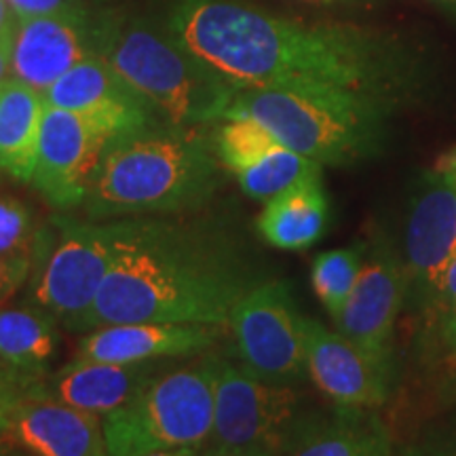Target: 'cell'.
Instances as JSON below:
<instances>
[{"mask_svg":"<svg viewBox=\"0 0 456 456\" xmlns=\"http://www.w3.org/2000/svg\"><path fill=\"white\" fill-rule=\"evenodd\" d=\"M197 456H277L266 448H203Z\"/></svg>","mask_w":456,"mask_h":456,"instance_id":"d6a6232c","label":"cell"},{"mask_svg":"<svg viewBox=\"0 0 456 456\" xmlns=\"http://www.w3.org/2000/svg\"><path fill=\"white\" fill-rule=\"evenodd\" d=\"M222 184L224 167L214 140L199 127L161 123L106 146L83 212L95 222L199 212Z\"/></svg>","mask_w":456,"mask_h":456,"instance_id":"3957f363","label":"cell"},{"mask_svg":"<svg viewBox=\"0 0 456 456\" xmlns=\"http://www.w3.org/2000/svg\"><path fill=\"white\" fill-rule=\"evenodd\" d=\"M43 226L26 201L15 195H0V256L32 260Z\"/></svg>","mask_w":456,"mask_h":456,"instance_id":"484cf974","label":"cell"},{"mask_svg":"<svg viewBox=\"0 0 456 456\" xmlns=\"http://www.w3.org/2000/svg\"><path fill=\"white\" fill-rule=\"evenodd\" d=\"M322 163L300 155L285 144H279L260 163L239 174L237 180L245 195L256 201H269L285 188L313 175H322Z\"/></svg>","mask_w":456,"mask_h":456,"instance_id":"603a6c76","label":"cell"},{"mask_svg":"<svg viewBox=\"0 0 456 456\" xmlns=\"http://www.w3.org/2000/svg\"><path fill=\"white\" fill-rule=\"evenodd\" d=\"M302 332L309 379L334 406L376 410L389 399L393 366L317 319L302 317Z\"/></svg>","mask_w":456,"mask_h":456,"instance_id":"5bb4252c","label":"cell"},{"mask_svg":"<svg viewBox=\"0 0 456 456\" xmlns=\"http://www.w3.org/2000/svg\"><path fill=\"white\" fill-rule=\"evenodd\" d=\"M13 450H17L15 444L11 442V437L7 436V433L0 431V456H4V454H9V452H13Z\"/></svg>","mask_w":456,"mask_h":456,"instance_id":"8d00e7d4","label":"cell"},{"mask_svg":"<svg viewBox=\"0 0 456 456\" xmlns=\"http://www.w3.org/2000/svg\"><path fill=\"white\" fill-rule=\"evenodd\" d=\"M30 258H7L0 256V306L30 279Z\"/></svg>","mask_w":456,"mask_h":456,"instance_id":"83f0119b","label":"cell"},{"mask_svg":"<svg viewBox=\"0 0 456 456\" xmlns=\"http://www.w3.org/2000/svg\"><path fill=\"white\" fill-rule=\"evenodd\" d=\"M330 228V199L322 175H313L269 199L256 218V232L277 249H306Z\"/></svg>","mask_w":456,"mask_h":456,"instance_id":"ffe728a7","label":"cell"},{"mask_svg":"<svg viewBox=\"0 0 456 456\" xmlns=\"http://www.w3.org/2000/svg\"><path fill=\"white\" fill-rule=\"evenodd\" d=\"M279 456H395L389 427L374 408L305 410Z\"/></svg>","mask_w":456,"mask_h":456,"instance_id":"d6986e66","label":"cell"},{"mask_svg":"<svg viewBox=\"0 0 456 456\" xmlns=\"http://www.w3.org/2000/svg\"><path fill=\"white\" fill-rule=\"evenodd\" d=\"M11 47H13V37L0 41V85L11 78Z\"/></svg>","mask_w":456,"mask_h":456,"instance_id":"e575fe53","label":"cell"},{"mask_svg":"<svg viewBox=\"0 0 456 456\" xmlns=\"http://www.w3.org/2000/svg\"><path fill=\"white\" fill-rule=\"evenodd\" d=\"M456 258V148L444 152L416 188L403 232V269L412 309L433 313L444 273Z\"/></svg>","mask_w":456,"mask_h":456,"instance_id":"9c48e42d","label":"cell"},{"mask_svg":"<svg viewBox=\"0 0 456 456\" xmlns=\"http://www.w3.org/2000/svg\"><path fill=\"white\" fill-rule=\"evenodd\" d=\"M4 456H24V454H20V452H17V450H13V452H9V454H4ZM28 456H30V454H28Z\"/></svg>","mask_w":456,"mask_h":456,"instance_id":"60d3db41","label":"cell"},{"mask_svg":"<svg viewBox=\"0 0 456 456\" xmlns=\"http://www.w3.org/2000/svg\"><path fill=\"white\" fill-rule=\"evenodd\" d=\"M47 102L38 89L11 77L0 85V174L30 182Z\"/></svg>","mask_w":456,"mask_h":456,"instance_id":"7402d4cb","label":"cell"},{"mask_svg":"<svg viewBox=\"0 0 456 456\" xmlns=\"http://www.w3.org/2000/svg\"><path fill=\"white\" fill-rule=\"evenodd\" d=\"M201 450L197 448H178V450H161V452H152L146 456H197Z\"/></svg>","mask_w":456,"mask_h":456,"instance_id":"d590c367","label":"cell"},{"mask_svg":"<svg viewBox=\"0 0 456 456\" xmlns=\"http://www.w3.org/2000/svg\"><path fill=\"white\" fill-rule=\"evenodd\" d=\"M305 3H313V4H340V3H353V0H305Z\"/></svg>","mask_w":456,"mask_h":456,"instance_id":"ab89813d","label":"cell"},{"mask_svg":"<svg viewBox=\"0 0 456 456\" xmlns=\"http://www.w3.org/2000/svg\"><path fill=\"white\" fill-rule=\"evenodd\" d=\"M454 298H456V258L450 262L446 273H444L442 285L440 289H437V300H436V309H433V315H436L444 305H448V302H452Z\"/></svg>","mask_w":456,"mask_h":456,"instance_id":"1f68e13d","label":"cell"},{"mask_svg":"<svg viewBox=\"0 0 456 456\" xmlns=\"http://www.w3.org/2000/svg\"><path fill=\"white\" fill-rule=\"evenodd\" d=\"M43 95L47 106L81 114L112 138L163 123L152 106L98 53L72 66Z\"/></svg>","mask_w":456,"mask_h":456,"instance_id":"4fadbf2b","label":"cell"},{"mask_svg":"<svg viewBox=\"0 0 456 456\" xmlns=\"http://www.w3.org/2000/svg\"><path fill=\"white\" fill-rule=\"evenodd\" d=\"M17 21H20V17L9 4V0H0V41L13 37Z\"/></svg>","mask_w":456,"mask_h":456,"instance_id":"836d02e7","label":"cell"},{"mask_svg":"<svg viewBox=\"0 0 456 456\" xmlns=\"http://www.w3.org/2000/svg\"><path fill=\"white\" fill-rule=\"evenodd\" d=\"M112 265L85 332L118 323L226 326L266 281L249 237L224 216L186 212L108 220Z\"/></svg>","mask_w":456,"mask_h":456,"instance_id":"7a4b0ae2","label":"cell"},{"mask_svg":"<svg viewBox=\"0 0 456 456\" xmlns=\"http://www.w3.org/2000/svg\"><path fill=\"white\" fill-rule=\"evenodd\" d=\"M408 298L403 260L387 241L366 249L355 288L334 319L338 332L363 351L393 366L395 323Z\"/></svg>","mask_w":456,"mask_h":456,"instance_id":"7c38bea8","label":"cell"},{"mask_svg":"<svg viewBox=\"0 0 456 456\" xmlns=\"http://www.w3.org/2000/svg\"><path fill=\"white\" fill-rule=\"evenodd\" d=\"M60 323L37 305L0 306V362L30 391L51 372L60 349Z\"/></svg>","mask_w":456,"mask_h":456,"instance_id":"44dd1931","label":"cell"},{"mask_svg":"<svg viewBox=\"0 0 456 456\" xmlns=\"http://www.w3.org/2000/svg\"><path fill=\"white\" fill-rule=\"evenodd\" d=\"M3 431L30 456H108L102 416L51 399L20 402Z\"/></svg>","mask_w":456,"mask_h":456,"instance_id":"ac0fdd59","label":"cell"},{"mask_svg":"<svg viewBox=\"0 0 456 456\" xmlns=\"http://www.w3.org/2000/svg\"><path fill=\"white\" fill-rule=\"evenodd\" d=\"M94 13L20 17L11 47V77L45 94L72 66L95 53Z\"/></svg>","mask_w":456,"mask_h":456,"instance_id":"9a60e30c","label":"cell"},{"mask_svg":"<svg viewBox=\"0 0 456 456\" xmlns=\"http://www.w3.org/2000/svg\"><path fill=\"white\" fill-rule=\"evenodd\" d=\"M0 379H9V380H15V383L24 385V383H21V380H20V379H17V376H15L13 372H11V370H9L7 366H4V363H3V362H0ZM24 387H26V385H24ZM26 391H28V387H26Z\"/></svg>","mask_w":456,"mask_h":456,"instance_id":"74e56055","label":"cell"},{"mask_svg":"<svg viewBox=\"0 0 456 456\" xmlns=\"http://www.w3.org/2000/svg\"><path fill=\"white\" fill-rule=\"evenodd\" d=\"M436 317L437 334H440L442 342L448 349L456 351V298L452 302H448V305H444L442 309L436 313Z\"/></svg>","mask_w":456,"mask_h":456,"instance_id":"4dcf8cb0","label":"cell"},{"mask_svg":"<svg viewBox=\"0 0 456 456\" xmlns=\"http://www.w3.org/2000/svg\"><path fill=\"white\" fill-rule=\"evenodd\" d=\"M296 387L254 379L237 362L218 357L214 391V427L205 448H283L305 412Z\"/></svg>","mask_w":456,"mask_h":456,"instance_id":"30bf717a","label":"cell"},{"mask_svg":"<svg viewBox=\"0 0 456 456\" xmlns=\"http://www.w3.org/2000/svg\"><path fill=\"white\" fill-rule=\"evenodd\" d=\"M17 17L37 15H66V13H87L89 9L83 0H9Z\"/></svg>","mask_w":456,"mask_h":456,"instance_id":"4316f807","label":"cell"},{"mask_svg":"<svg viewBox=\"0 0 456 456\" xmlns=\"http://www.w3.org/2000/svg\"><path fill=\"white\" fill-rule=\"evenodd\" d=\"M112 265L110 222L53 216L32 258L30 302L70 332L85 323Z\"/></svg>","mask_w":456,"mask_h":456,"instance_id":"52a82bcc","label":"cell"},{"mask_svg":"<svg viewBox=\"0 0 456 456\" xmlns=\"http://www.w3.org/2000/svg\"><path fill=\"white\" fill-rule=\"evenodd\" d=\"M442 3H456V0H442Z\"/></svg>","mask_w":456,"mask_h":456,"instance_id":"b9f144b4","label":"cell"},{"mask_svg":"<svg viewBox=\"0 0 456 456\" xmlns=\"http://www.w3.org/2000/svg\"><path fill=\"white\" fill-rule=\"evenodd\" d=\"M279 144L281 142L254 118H226L214 138L222 167L235 175L254 167Z\"/></svg>","mask_w":456,"mask_h":456,"instance_id":"d4e9b609","label":"cell"},{"mask_svg":"<svg viewBox=\"0 0 456 456\" xmlns=\"http://www.w3.org/2000/svg\"><path fill=\"white\" fill-rule=\"evenodd\" d=\"M399 456H456V433H440L416 442Z\"/></svg>","mask_w":456,"mask_h":456,"instance_id":"f1b7e54d","label":"cell"},{"mask_svg":"<svg viewBox=\"0 0 456 456\" xmlns=\"http://www.w3.org/2000/svg\"><path fill=\"white\" fill-rule=\"evenodd\" d=\"M83 3L85 4H87V7L89 9H102V7H104V4H108V3H110V0H83Z\"/></svg>","mask_w":456,"mask_h":456,"instance_id":"f35d334b","label":"cell"},{"mask_svg":"<svg viewBox=\"0 0 456 456\" xmlns=\"http://www.w3.org/2000/svg\"><path fill=\"white\" fill-rule=\"evenodd\" d=\"M167 30L235 89L346 94L395 106L412 57L387 34L275 15L249 0H175Z\"/></svg>","mask_w":456,"mask_h":456,"instance_id":"6da1fadb","label":"cell"},{"mask_svg":"<svg viewBox=\"0 0 456 456\" xmlns=\"http://www.w3.org/2000/svg\"><path fill=\"white\" fill-rule=\"evenodd\" d=\"M237 363L254 379L296 387L309 376L302 315L292 285L266 279L232 309L226 323Z\"/></svg>","mask_w":456,"mask_h":456,"instance_id":"ba28073f","label":"cell"},{"mask_svg":"<svg viewBox=\"0 0 456 456\" xmlns=\"http://www.w3.org/2000/svg\"><path fill=\"white\" fill-rule=\"evenodd\" d=\"M95 53L144 98L163 123L203 127L224 121L235 87L167 30L127 11L95 9Z\"/></svg>","mask_w":456,"mask_h":456,"instance_id":"277c9868","label":"cell"},{"mask_svg":"<svg viewBox=\"0 0 456 456\" xmlns=\"http://www.w3.org/2000/svg\"><path fill=\"white\" fill-rule=\"evenodd\" d=\"M366 258V245H351L315 256L311 265V283L319 302L330 317L336 319L346 298L355 288V281Z\"/></svg>","mask_w":456,"mask_h":456,"instance_id":"cb8c5ba5","label":"cell"},{"mask_svg":"<svg viewBox=\"0 0 456 456\" xmlns=\"http://www.w3.org/2000/svg\"><path fill=\"white\" fill-rule=\"evenodd\" d=\"M218 353L171 366L135 397L102 419L108 456H146L161 450L208 446L214 427Z\"/></svg>","mask_w":456,"mask_h":456,"instance_id":"8992f818","label":"cell"},{"mask_svg":"<svg viewBox=\"0 0 456 456\" xmlns=\"http://www.w3.org/2000/svg\"><path fill=\"white\" fill-rule=\"evenodd\" d=\"M114 138L95 123L47 106L30 184L55 212L83 208L106 146Z\"/></svg>","mask_w":456,"mask_h":456,"instance_id":"8fae6325","label":"cell"},{"mask_svg":"<svg viewBox=\"0 0 456 456\" xmlns=\"http://www.w3.org/2000/svg\"><path fill=\"white\" fill-rule=\"evenodd\" d=\"M226 326L205 323H118L91 330L78 340L77 359L140 363L203 355L218 345Z\"/></svg>","mask_w":456,"mask_h":456,"instance_id":"e0dca14e","label":"cell"},{"mask_svg":"<svg viewBox=\"0 0 456 456\" xmlns=\"http://www.w3.org/2000/svg\"><path fill=\"white\" fill-rule=\"evenodd\" d=\"M391 106L346 94L237 89L226 118H254L275 138L322 165H353L379 152Z\"/></svg>","mask_w":456,"mask_h":456,"instance_id":"5b68a950","label":"cell"},{"mask_svg":"<svg viewBox=\"0 0 456 456\" xmlns=\"http://www.w3.org/2000/svg\"><path fill=\"white\" fill-rule=\"evenodd\" d=\"M174 363H178V359L114 363L74 357L70 363L37 380L28 391V399H51L104 419Z\"/></svg>","mask_w":456,"mask_h":456,"instance_id":"2e32d148","label":"cell"},{"mask_svg":"<svg viewBox=\"0 0 456 456\" xmlns=\"http://www.w3.org/2000/svg\"><path fill=\"white\" fill-rule=\"evenodd\" d=\"M24 399H28V391L24 385L9 379H0V431L4 429L9 414L13 412L17 403L24 402Z\"/></svg>","mask_w":456,"mask_h":456,"instance_id":"f546056e","label":"cell"}]
</instances>
